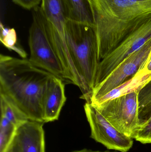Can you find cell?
I'll return each instance as SVG.
<instances>
[{
    "instance_id": "cell-16",
    "label": "cell",
    "mask_w": 151,
    "mask_h": 152,
    "mask_svg": "<svg viewBox=\"0 0 151 152\" xmlns=\"http://www.w3.org/2000/svg\"><path fill=\"white\" fill-rule=\"evenodd\" d=\"M133 139L144 144L151 143V117L140 125Z\"/></svg>"
},
{
    "instance_id": "cell-13",
    "label": "cell",
    "mask_w": 151,
    "mask_h": 152,
    "mask_svg": "<svg viewBox=\"0 0 151 152\" xmlns=\"http://www.w3.org/2000/svg\"><path fill=\"white\" fill-rule=\"evenodd\" d=\"M138 102L141 125L151 117V79L138 90Z\"/></svg>"
},
{
    "instance_id": "cell-12",
    "label": "cell",
    "mask_w": 151,
    "mask_h": 152,
    "mask_svg": "<svg viewBox=\"0 0 151 152\" xmlns=\"http://www.w3.org/2000/svg\"><path fill=\"white\" fill-rule=\"evenodd\" d=\"M1 116L12 122L17 128L28 120L17 106L7 96L0 94Z\"/></svg>"
},
{
    "instance_id": "cell-10",
    "label": "cell",
    "mask_w": 151,
    "mask_h": 152,
    "mask_svg": "<svg viewBox=\"0 0 151 152\" xmlns=\"http://www.w3.org/2000/svg\"><path fill=\"white\" fill-rule=\"evenodd\" d=\"M41 8L48 20L60 33H65V25L69 19L66 0H41Z\"/></svg>"
},
{
    "instance_id": "cell-5",
    "label": "cell",
    "mask_w": 151,
    "mask_h": 152,
    "mask_svg": "<svg viewBox=\"0 0 151 152\" xmlns=\"http://www.w3.org/2000/svg\"><path fill=\"white\" fill-rule=\"evenodd\" d=\"M138 90L92 106L117 130L133 138L140 125L138 115Z\"/></svg>"
},
{
    "instance_id": "cell-8",
    "label": "cell",
    "mask_w": 151,
    "mask_h": 152,
    "mask_svg": "<svg viewBox=\"0 0 151 152\" xmlns=\"http://www.w3.org/2000/svg\"><path fill=\"white\" fill-rule=\"evenodd\" d=\"M66 99L64 82L52 75L48 81L43 99L44 123L58 119Z\"/></svg>"
},
{
    "instance_id": "cell-9",
    "label": "cell",
    "mask_w": 151,
    "mask_h": 152,
    "mask_svg": "<svg viewBox=\"0 0 151 152\" xmlns=\"http://www.w3.org/2000/svg\"><path fill=\"white\" fill-rule=\"evenodd\" d=\"M43 124L28 120L17 128L15 139L20 152H45Z\"/></svg>"
},
{
    "instance_id": "cell-1",
    "label": "cell",
    "mask_w": 151,
    "mask_h": 152,
    "mask_svg": "<svg viewBox=\"0 0 151 152\" xmlns=\"http://www.w3.org/2000/svg\"><path fill=\"white\" fill-rule=\"evenodd\" d=\"M100 61L133 33L151 30V0H88Z\"/></svg>"
},
{
    "instance_id": "cell-2",
    "label": "cell",
    "mask_w": 151,
    "mask_h": 152,
    "mask_svg": "<svg viewBox=\"0 0 151 152\" xmlns=\"http://www.w3.org/2000/svg\"><path fill=\"white\" fill-rule=\"evenodd\" d=\"M52 75L28 59L0 55V94L11 100L29 120L44 123L43 99Z\"/></svg>"
},
{
    "instance_id": "cell-20",
    "label": "cell",
    "mask_w": 151,
    "mask_h": 152,
    "mask_svg": "<svg viewBox=\"0 0 151 152\" xmlns=\"http://www.w3.org/2000/svg\"><path fill=\"white\" fill-rule=\"evenodd\" d=\"M70 152H109V151H93L90 150H88L87 149H81L79 150H75Z\"/></svg>"
},
{
    "instance_id": "cell-19",
    "label": "cell",
    "mask_w": 151,
    "mask_h": 152,
    "mask_svg": "<svg viewBox=\"0 0 151 152\" xmlns=\"http://www.w3.org/2000/svg\"><path fill=\"white\" fill-rule=\"evenodd\" d=\"M143 69L147 72H151V58L148 61L144 67Z\"/></svg>"
},
{
    "instance_id": "cell-18",
    "label": "cell",
    "mask_w": 151,
    "mask_h": 152,
    "mask_svg": "<svg viewBox=\"0 0 151 152\" xmlns=\"http://www.w3.org/2000/svg\"><path fill=\"white\" fill-rule=\"evenodd\" d=\"M6 152H20L19 146L15 137Z\"/></svg>"
},
{
    "instance_id": "cell-7",
    "label": "cell",
    "mask_w": 151,
    "mask_h": 152,
    "mask_svg": "<svg viewBox=\"0 0 151 152\" xmlns=\"http://www.w3.org/2000/svg\"><path fill=\"white\" fill-rule=\"evenodd\" d=\"M84 109L91 138L109 150L127 152L133 147L134 139L117 130L90 104L86 102Z\"/></svg>"
},
{
    "instance_id": "cell-4",
    "label": "cell",
    "mask_w": 151,
    "mask_h": 152,
    "mask_svg": "<svg viewBox=\"0 0 151 152\" xmlns=\"http://www.w3.org/2000/svg\"><path fill=\"white\" fill-rule=\"evenodd\" d=\"M33 22L29 31V61L33 65L66 82L64 68L51 43L47 21L40 7L33 9Z\"/></svg>"
},
{
    "instance_id": "cell-11",
    "label": "cell",
    "mask_w": 151,
    "mask_h": 152,
    "mask_svg": "<svg viewBox=\"0 0 151 152\" xmlns=\"http://www.w3.org/2000/svg\"><path fill=\"white\" fill-rule=\"evenodd\" d=\"M69 19L94 25L88 0H66Z\"/></svg>"
},
{
    "instance_id": "cell-15",
    "label": "cell",
    "mask_w": 151,
    "mask_h": 152,
    "mask_svg": "<svg viewBox=\"0 0 151 152\" xmlns=\"http://www.w3.org/2000/svg\"><path fill=\"white\" fill-rule=\"evenodd\" d=\"M0 40L1 42L8 49L16 52L22 58H26V53L17 42V34L14 28H4L1 23Z\"/></svg>"
},
{
    "instance_id": "cell-17",
    "label": "cell",
    "mask_w": 151,
    "mask_h": 152,
    "mask_svg": "<svg viewBox=\"0 0 151 152\" xmlns=\"http://www.w3.org/2000/svg\"><path fill=\"white\" fill-rule=\"evenodd\" d=\"M16 4L26 10H33L39 6L41 0H12Z\"/></svg>"
},
{
    "instance_id": "cell-6",
    "label": "cell",
    "mask_w": 151,
    "mask_h": 152,
    "mask_svg": "<svg viewBox=\"0 0 151 152\" xmlns=\"http://www.w3.org/2000/svg\"><path fill=\"white\" fill-rule=\"evenodd\" d=\"M151 58V40L140 50L125 59L103 80L95 86L90 104H93L110 91L121 86L143 69Z\"/></svg>"
},
{
    "instance_id": "cell-14",
    "label": "cell",
    "mask_w": 151,
    "mask_h": 152,
    "mask_svg": "<svg viewBox=\"0 0 151 152\" xmlns=\"http://www.w3.org/2000/svg\"><path fill=\"white\" fill-rule=\"evenodd\" d=\"M17 127L1 116L0 122V152H6L13 142L17 134Z\"/></svg>"
},
{
    "instance_id": "cell-3",
    "label": "cell",
    "mask_w": 151,
    "mask_h": 152,
    "mask_svg": "<svg viewBox=\"0 0 151 152\" xmlns=\"http://www.w3.org/2000/svg\"><path fill=\"white\" fill-rule=\"evenodd\" d=\"M65 34L74 64L91 96L100 62L94 25L68 19Z\"/></svg>"
}]
</instances>
